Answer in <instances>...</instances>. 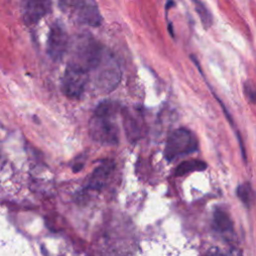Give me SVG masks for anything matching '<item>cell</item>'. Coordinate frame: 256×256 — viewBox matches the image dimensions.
I'll return each instance as SVG.
<instances>
[{
	"instance_id": "cell-6",
	"label": "cell",
	"mask_w": 256,
	"mask_h": 256,
	"mask_svg": "<svg viewBox=\"0 0 256 256\" xmlns=\"http://www.w3.org/2000/svg\"><path fill=\"white\" fill-rule=\"evenodd\" d=\"M69 47V38L65 29L58 23H54L48 36V53L57 61L63 57Z\"/></svg>"
},
{
	"instance_id": "cell-2",
	"label": "cell",
	"mask_w": 256,
	"mask_h": 256,
	"mask_svg": "<svg viewBox=\"0 0 256 256\" xmlns=\"http://www.w3.org/2000/svg\"><path fill=\"white\" fill-rule=\"evenodd\" d=\"M104 48L90 35L80 36L73 45L68 65L75 66L89 74L101 59Z\"/></svg>"
},
{
	"instance_id": "cell-4",
	"label": "cell",
	"mask_w": 256,
	"mask_h": 256,
	"mask_svg": "<svg viewBox=\"0 0 256 256\" xmlns=\"http://www.w3.org/2000/svg\"><path fill=\"white\" fill-rule=\"evenodd\" d=\"M197 139L194 134L186 129L179 128L170 133L165 145V158L173 161L178 157L194 152L197 149Z\"/></svg>"
},
{
	"instance_id": "cell-13",
	"label": "cell",
	"mask_w": 256,
	"mask_h": 256,
	"mask_svg": "<svg viewBox=\"0 0 256 256\" xmlns=\"http://www.w3.org/2000/svg\"><path fill=\"white\" fill-rule=\"evenodd\" d=\"M236 194L238 198L246 205L249 206L252 201V189L248 183H243L239 185L236 189Z\"/></svg>"
},
{
	"instance_id": "cell-12",
	"label": "cell",
	"mask_w": 256,
	"mask_h": 256,
	"mask_svg": "<svg viewBox=\"0 0 256 256\" xmlns=\"http://www.w3.org/2000/svg\"><path fill=\"white\" fill-rule=\"evenodd\" d=\"M207 167V164L201 160H188L180 163L177 168L175 169V176H184L188 173L195 172V171H203Z\"/></svg>"
},
{
	"instance_id": "cell-1",
	"label": "cell",
	"mask_w": 256,
	"mask_h": 256,
	"mask_svg": "<svg viewBox=\"0 0 256 256\" xmlns=\"http://www.w3.org/2000/svg\"><path fill=\"white\" fill-rule=\"evenodd\" d=\"M119 106L116 102L105 100L98 104L89 123L91 137L102 144L114 145L119 141V129L116 123V115Z\"/></svg>"
},
{
	"instance_id": "cell-10",
	"label": "cell",
	"mask_w": 256,
	"mask_h": 256,
	"mask_svg": "<svg viewBox=\"0 0 256 256\" xmlns=\"http://www.w3.org/2000/svg\"><path fill=\"white\" fill-rule=\"evenodd\" d=\"M123 124L126 131V135L131 142H134L139 139L141 136V122L139 117L135 116L129 110H123Z\"/></svg>"
},
{
	"instance_id": "cell-9",
	"label": "cell",
	"mask_w": 256,
	"mask_h": 256,
	"mask_svg": "<svg viewBox=\"0 0 256 256\" xmlns=\"http://www.w3.org/2000/svg\"><path fill=\"white\" fill-rule=\"evenodd\" d=\"M50 2L47 1H28L24 4L23 16L28 24H35L49 10Z\"/></svg>"
},
{
	"instance_id": "cell-7",
	"label": "cell",
	"mask_w": 256,
	"mask_h": 256,
	"mask_svg": "<svg viewBox=\"0 0 256 256\" xmlns=\"http://www.w3.org/2000/svg\"><path fill=\"white\" fill-rule=\"evenodd\" d=\"M69 4L74 8L75 17L80 23L90 26H98L101 24V14L95 2L76 1L70 2Z\"/></svg>"
},
{
	"instance_id": "cell-5",
	"label": "cell",
	"mask_w": 256,
	"mask_h": 256,
	"mask_svg": "<svg viewBox=\"0 0 256 256\" xmlns=\"http://www.w3.org/2000/svg\"><path fill=\"white\" fill-rule=\"evenodd\" d=\"M89 74L72 65H67L62 79V90L69 98H78L82 95L88 83Z\"/></svg>"
},
{
	"instance_id": "cell-15",
	"label": "cell",
	"mask_w": 256,
	"mask_h": 256,
	"mask_svg": "<svg viewBox=\"0 0 256 256\" xmlns=\"http://www.w3.org/2000/svg\"><path fill=\"white\" fill-rule=\"evenodd\" d=\"M205 256H242L241 253L237 250H230L228 252H223L218 248H212L206 252Z\"/></svg>"
},
{
	"instance_id": "cell-16",
	"label": "cell",
	"mask_w": 256,
	"mask_h": 256,
	"mask_svg": "<svg viewBox=\"0 0 256 256\" xmlns=\"http://www.w3.org/2000/svg\"><path fill=\"white\" fill-rule=\"evenodd\" d=\"M244 92L250 102L256 103V88L251 82H246L244 84Z\"/></svg>"
},
{
	"instance_id": "cell-3",
	"label": "cell",
	"mask_w": 256,
	"mask_h": 256,
	"mask_svg": "<svg viewBox=\"0 0 256 256\" xmlns=\"http://www.w3.org/2000/svg\"><path fill=\"white\" fill-rule=\"evenodd\" d=\"M94 72V84L102 92L114 90L120 82L121 70L115 57L104 49L100 61L92 70Z\"/></svg>"
},
{
	"instance_id": "cell-14",
	"label": "cell",
	"mask_w": 256,
	"mask_h": 256,
	"mask_svg": "<svg viewBox=\"0 0 256 256\" xmlns=\"http://www.w3.org/2000/svg\"><path fill=\"white\" fill-rule=\"evenodd\" d=\"M195 10L198 13L201 22L205 28H208L212 23V17L207 8L200 2H195Z\"/></svg>"
},
{
	"instance_id": "cell-8",
	"label": "cell",
	"mask_w": 256,
	"mask_h": 256,
	"mask_svg": "<svg viewBox=\"0 0 256 256\" xmlns=\"http://www.w3.org/2000/svg\"><path fill=\"white\" fill-rule=\"evenodd\" d=\"M114 168H115L114 161L112 160L102 161L99 164V166H97L95 170L92 172L86 188L89 190H96V191L101 190L107 183Z\"/></svg>"
},
{
	"instance_id": "cell-11",
	"label": "cell",
	"mask_w": 256,
	"mask_h": 256,
	"mask_svg": "<svg viewBox=\"0 0 256 256\" xmlns=\"http://www.w3.org/2000/svg\"><path fill=\"white\" fill-rule=\"evenodd\" d=\"M213 225L220 233H229L233 231V222L229 214L220 208H217L213 213Z\"/></svg>"
}]
</instances>
